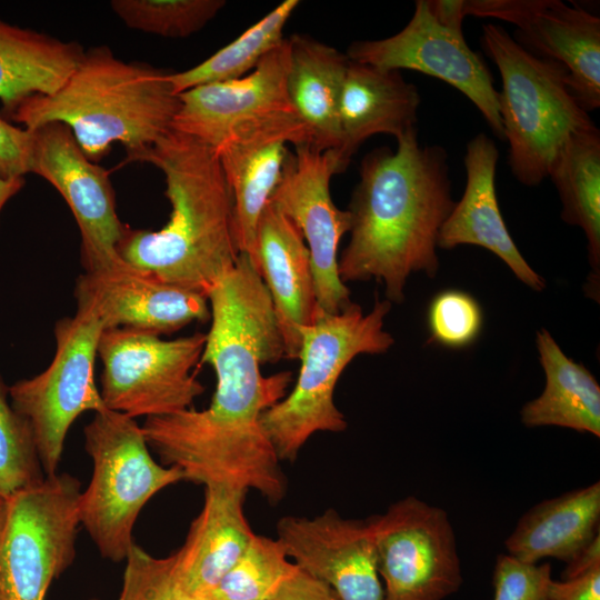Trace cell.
<instances>
[{"label": "cell", "mask_w": 600, "mask_h": 600, "mask_svg": "<svg viewBox=\"0 0 600 600\" xmlns=\"http://www.w3.org/2000/svg\"><path fill=\"white\" fill-rule=\"evenodd\" d=\"M207 299L211 327L200 361L216 373L210 404L146 418L142 431L150 449L186 480L254 490L277 504L287 478L261 416L287 394L292 373H261L262 364L286 358L271 297L252 260L240 253Z\"/></svg>", "instance_id": "obj_1"}, {"label": "cell", "mask_w": 600, "mask_h": 600, "mask_svg": "<svg viewBox=\"0 0 600 600\" xmlns=\"http://www.w3.org/2000/svg\"><path fill=\"white\" fill-rule=\"evenodd\" d=\"M359 173L339 276L343 283L381 282L387 300L400 303L411 273L438 271L439 231L456 203L448 153L439 144H421L413 128L397 138L394 151L367 153Z\"/></svg>", "instance_id": "obj_2"}, {"label": "cell", "mask_w": 600, "mask_h": 600, "mask_svg": "<svg viewBox=\"0 0 600 600\" xmlns=\"http://www.w3.org/2000/svg\"><path fill=\"white\" fill-rule=\"evenodd\" d=\"M127 161L149 162L161 170L171 213L157 231L127 226L118 244L120 258L143 273L207 297L239 254L232 234V192L217 152L170 129Z\"/></svg>", "instance_id": "obj_3"}, {"label": "cell", "mask_w": 600, "mask_h": 600, "mask_svg": "<svg viewBox=\"0 0 600 600\" xmlns=\"http://www.w3.org/2000/svg\"><path fill=\"white\" fill-rule=\"evenodd\" d=\"M168 74L143 62H126L107 46L91 47L56 92L28 98L9 118L29 130L66 124L94 163L114 142L126 148L128 159L171 129L180 98Z\"/></svg>", "instance_id": "obj_4"}, {"label": "cell", "mask_w": 600, "mask_h": 600, "mask_svg": "<svg viewBox=\"0 0 600 600\" xmlns=\"http://www.w3.org/2000/svg\"><path fill=\"white\" fill-rule=\"evenodd\" d=\"M390 309V301L377 299L368 313L357 303L336 314L317 311L313 322L299 329V376L292 390L261 416L280 461L293 462L317 432L347 429L333 400L337 382L357 356L380 354L392 347L394 340L383 329Z\"/></svg>", "instance_id": "obj_5"}, {"label": "cell", "mask_w": 600, "mask_h": 600, "mask_svg": "<svg viewBox=\"0 0 600 600\" xmlns=\"http://www.w3.org/2000/svg\"><path fill=\"white\" fill-rule=\"evenodd\" d=\"M481 46L502 80L499 113L511 172L537 186L567 139L596 124L569 91L566 72L528 52L503 27L483 24Z\"/></svg>", "instance_id": "obj_6"}, {"label": "cell", "mask_w": 600, "mask_h": 600, "mask_svg": "<svg viewBox=\"0 0 600 600\" xmlns=\"http://www.w3.org/2000/svg\"><path fill=\"white\" fill-rule=\"evenodd\" d=\"M83 437L92 474L80 494V524L104 559L124 561L142 508L186 477L153 459L141 426L126 414L107 408L94 412Z\"/></svg>", "instance_id": "obj_7"}, {"label": "cell", "mask_w": 600, "mask_h": 600, "mask_svg": "<svg viewBox=\"0 0 600 600\" xmlns=\"http://www.w3.org/2000/svg\"><path fill=\"white\" fill-rule=\"evenodd\" d=\"M74 298L76 313L54 327L50 364L9 387L11 404L30 426L46 476L58 472L68 431L79 416L106 408L94 381L98 343L106 326L91 301Z\"/></svg>", "instance_id": "obj_8"}, {"label": "cell", "mask_w": 600, "mask_h": 600, "mask_svg": "<svg viewBox=\"0 0 600 600\" xmlns=\"http://www.w3.org/2000/svg\"><path fill=\"white\" fill-rule=\"evenodd\" d=\"M80 482L54 473L8 499L0 534V600H44L76 558Z\"/></svg>", "instance_id": "obj_9"}, {"label": "cell", "mask_w": 600, "mask_h": 600, "mask_svg": "<svg viewBox=\"0 0 600 600\" xmlns=\"http://www.w3.org/2000/svg\"><path fill=\"white\" fill-rule=\"evenodd\" d=\"M206 334L173 340L130 328L102 331L100 394L109 410L137 417H161L191 408L204 386L191 372L201 360Z\"/></svg>", "instance_id": "obj_10"}, {"label": "cell", "mask_w": 600, "mask_h": 600, "mask_svg": "<svg viewBox=\"0 0 600 600\" xmlns=\"http://www.w3.org/2000/svg\"><path fill=\"white\" fill-rule=\"evenodd\" d=\"M367 522L383 600H443L459 590L461 564L443 509L409 496Z\"/></svg>", "instance_id": "obj_11"}, {"label": "cell", "mask_w": 600, "mask_h": 600, "mask_svg": "<svg viewBox=\"0 0 600 600\" xmlns=\"http://www.w3.org/2000/svg\"><path fill=\"white\" fill-rule=\"evenodd\" d=\"M289 63V41L284 38L248 74L179 93L180 108L171 129L217 152L228 141L257 131L307 128L288 96Z\"/></svg>", "instance_id": "obj_12"}, {"label": "cell", "mask_w": 600, "mask_h": 600, "mask_svg": "<svg viewBox=\"0 0 600 600\" xmlns=\"http://www.w3.org/2000/svg\"><path fill=\"white\" fill-rule=\"evenodd\" d=\"M293 147L269 201L294 222L306 241L318 312L336 314L353 303L338 271V249L350 230V214L330 194L331 178L347 167L338 150L321 151L309 143Z\"/></svg>", "instance_id": "obj_13"}, {"label": "cell", "mask_w": 600, "mask_h": 600, "mask_svg": "<svg viewBox=\"0 0 600 600\" xmlns=\"http://www.w3.org/2000/svg\"><path fill=\"white\" fill-rule=\"evenodd\" d=\"M346 54L351 61L388 70H414L444 81L463 93L482 113L492 132L503 140L499 92L490 71L468 46L463 31L441 23L428 0L416 1L410 21L398 33L354 41Z\"/></svg>", "instance_id": "obj_14"}, {"label": "cell", "mask_w": 600, "mask_h": 600, "mask_svg": "<svg viewBox=\"0 0 600 600\" xmlns=\"http://www.w3.org/2000/svg\"><path fill=\"white\" fill-rule=\"evenodd\" d=\"M32 131L31 173L53 186L71 210L81 234L86 272L122 264L118 244L127 224L117 214L109 171L84 156L66 124L49 122Z\"/></svg>", "instance_id": "obj_15"}, {"label": "cell", "mask_w": 600, "mask_h": 600, "mask_svg": "<svg viewBox=\"0 0 600 600\" xmlns=\"http://www.w3.org/2000/svg\"><path fill=\"white\" fill-rule=\"evenodd\" d=\"M466 16L494 18L517 27L513 39L531 54L553 62L567 74L579 106H600V19L559 0H469Z\"/></svg>", "instance_id": "obj_16"}, {"label": "cell", "mask_w": 600, "mask_h": 600, "mask_svg": "<svg viewBox=\"0 0 600 600\" xmlns=\"http://www.w3.org/2000/svg\"><path fill=\"white\" fill-rule=\"evenodd\" d=\"M277 534L291 561L340 600L384 599L367 520L344 519L328 509L312 518L283 517Z\"/></svg>", "instance_id": "obj_17"}, {"label": "cell", "mask_w": 600, "mask_h": 600, "mask_svg": "<svg viewBox=\"0 0 600 600\" xmlns=\"http://www.w3.org/2000/svg\"><path fill=\"white\" fill-rule=\"evenodd\" d=\"M74 297L96 306L106 329L130 328L160 336L210 319L206 296L163 282L124 261L110 270L81 274Z\"/></svg>", "instance_id": "obj_18"}, {"label": "cell", "mask_w": 600, "mask_h": 600, "mask_svg": "<svg viewBox=\"0 0 600 600\" xmlns=\"http://www.w3.org/2000/svg\"><path fill=\"white\" fill-rule=\"evenodd\" d=\"M498 159L496 143L486 133H479L468 142L463 159L466 189L443 222L437 244L442 249L461 244L482 247L499 257L520 281L541 291L546 287L544 279L518 250L499 209L496 192Z\"/></svg>", "instance_id": "obj_19"}, {"label": "cell", "mask_w": 600, "mask_h": 600, "mask_svg": "<svg viewBox=\"0 0 600 600\" xmlns=\"http://www.w3.org/2000/svg\"><path fill=\"white\" fill-rule=\"evenodd\" d=\"M257 262L271 297L286 358L298 359L299 329L311 324L318 311L311 258L298 227L271 201L258 223Z\"/></svg>", "instance_id": "obj_20"}, {"label": "cell", "mask_w": 600, "mask_h": 600, "mask_svg": "<svg viewBox=\"0 0 600 600\" xmlns=\"http://www.w3.org/2000/svg\"><path fill=\"white\" fill-rule=\"evenodd\" d=\"M290 143L311 144L308 130L286 127L257 131L228 141L217 151L233 198L236 249L247 254L257 269L258 223L281 178Z\"/></svg>", "instance_id": "obj_21"}, {"label": "cell", "mask_w": 600, "mask_h": 600, "mask_svg": "<svg viewBox=\"0 0 600 600\" xmlns=\"http://www.w3.org/2000/svg\"><path fill=\"white\" fill-rule=\"evenodd\" d=\"M421 102L418 88L400 71L349 60L340 99L341 161L351 157L370 137L396 139L416 128Z\"/></svg>", "instance_id": "obj_22"}, {"label": "cell", "mask_w": 600, "mask_h": 600, "mask_svg": "<svg viewBox=\"0 0 600 600\" xmlns=\"http://www.w3.org/2000/svg\"><path fill=\"white\" fill-rule=\"evenodd\" d=\"M204 488L203 507L173 558L189 589L210 600V594L242 554L254 532L243 511L248 491L226 484Z\"/></svg>", "instance_id": "obj_23"}, {"label": "cell", "mask_w": 600, "mask_h": 600, "mask_svg": "<svg viewBox=\"0 0 600 600\" xmlns=\"http://www.w3.org/2000/svg\"><path fill=\"white\" fill-rule=\"evenodd\" d=\"M288 41L290 102L306 124L313 147L321 151L339 150V109L349 58L306 34L294 33Z\"/></svg>", "instance_id": "obj_24"}, {"label": "cell", "mask_w": 600, "mask_h": 600, "mask_svg": "<svg viewBox=\"0 0 600 600\" xmlns=\"http://www.w3.org/2000/svg\"><path fill=\"white\" fill-rule=\"evenodd\" d=\"M600 482L547 499L528 510L504 544L508 554L530 563L573 561L599 536Z\"/></svg>", "instance_id": "obj_25"}, {"label": "cell", "mask_w": 600, "mask_h": 600, "mask_svg": "<svg viewBox=\"0 0 600 600\" xmlns=\"http://www.w3.org/2000/svg\"><path fill=\"white\" fill-rule=\"evenodd\" d=\"M84 49L43 32L0 20V101L10 117L28 98L56 92Z\"/></svg>", "instance_id": "obj_26"}, {"label": "cell", "mask_w": 600, "mask_h": 600, "mask_svg": "<svg viewBox=\"0 0 600 600\" xmlns=\"http://www.w3.org/2000/svg\"><path fill=\"white\" fill-rule=\"evenodd\" d=\"M537 348L546 387L521 409L522 423L563 427L600 437V386L596 378L583 364L568 358L546 329L537 333Z\"/></svg>", "instance_id": "obj_27"}, {"label": "cell", "mask_w": 600, "mask_h": 600, "mask_svg": "<svg viewBox=\"0 0 600 600\" xmlns=\"http://www.w3.org/2000/svg\"><path fill=\"white\" fill-rule=\"evenodd\" d=\"M548 177L558 190L561 218L584 232L592 268L587 292L599 299L600 274V131L572 133L553 158Z\"/></svg>", "instance_id": "obj_28"}, {"label": "cell", "mask_w": 600, "mask_h": 600, "mask_svg": "<svg viewBox=\"0 0 600 600\" xmlns=\"http://www.w3.org/2000/svg\"><path fill=\"white\" fill-rule=\"evenodd\" d=\"M298 0H286L257 21L237 39L219 49L201 63L168 74L173 91L241 78L251 72L261 59L283 41V29Z\"/></svg>", "instance_id": "obj_29"}, {"label": "cell", "mask_w": 600, "mask_h": 600, "mask_svg": "<svg viewBox=\"0 0 600 600\" xmlns=\"http://www.w3.org/2000/svg\"><path fill=\"white\" fill-rule=\"evenodd\" d=\"M297 570L278 539L254 533L210 600H270Z\"/></svg>", "instance_id": "obj_30"}, {"label": "cell", "mask_w": 600, "mask_h": 600, "mask_svg": "<svg viewBox=\"0 0 600 600\" xmlns=\"http://www.w3.org/2000/svg\"><path fill=\"white\" fill-rule=\"evenodd\" d=\"M226 4L223 0H112L123 23L142 32L186 38L200 31Z\"/></svg>", "instance_id": "obj_31"}, {"label": "cell", "mask_w": 600, "mask_h": 600, "mask_svg": "<svg viewBox=\"0 0 600 600\" xmlns=\"http://www.w3.org/2000/svg\"><path fill=\"white\" fill-rule=\"evenodd\" d=\"M44 476L30 426L12 407L0 376V494L9 499Z\"/></svg>", "instance_id": "obj_32"}, {"label": "cell", "mask_w": 600, "mask_h": 600, "mask_svg": "<svg viewBox=\"0 0 600 600\" xmlns=\"http://www.w3.org/2000/svg\"><path fill=\"white\" fill-rule=\"evenodd\" d=\"M124 561L118 600H209L184 583L173 554L157 558L133 543Z\"/></svg>", "instance_id": "obj_33"}, {"label": "cell", "mask_w": 600, "mask_h": 600, "mask_svg": "<svg viewBox=\"0 0 600 600\" xmlns=\"http://www.w3.org/2000/svg\"><path fill=\"white\" fill-rule=\"evenodd\" d=\"M430 341L442 347L460 349L479 337L483 316L478 301L460 290H444L430 302L427 313Z\"/></svg>", "instance_id": "obj_34"}, {"label": "cell", "mask_w": 600, "mask_h": 600, "mask_svg": "<svg viewBox=\"0 0 600 600\" xmlns=\"http://www.w3.org/2000/svg\"><path fill=\"white\" fill-rule=\"evenodd\" d=\"M551 566L521 561L510 554L497 558L493 600H549Z\"/></svg>", "instance_id": "obj_35"}, {"label": "cell", "mask_w": 600, "mask_h": 600, "mask_svg": "<svg viewBox=\"0 0 600 600\" xmlns=\"http://www.w3.org/2000/svg\"><path fill=\"white\" fill-rule=\"evenodd\" d=\"M33 131L11 124L0 114V177L8 180L31 173Z\"/></svg>", "instance_id": "obj_36"}, {"label": "cell", "mask_w": 600, "mask_h": 600, "mask_svg": "<svg viewBox=\"0 0 600 600\" xmlns=\"http://www.w3.org/2000/svg\"><path fill=\"white\" fill-rule=\"evenodd\" d=\"M549 600H600V563L574 577L552 580Z\"/></svg>", "instance_id": "obj_37"}, {"label": "cell", "mask_w": 600, "mask_h": 600, "mask_svg": "<svg viewBox=\"0 0 600 600\" xmlns=\"http://www.w3.org/2000/svg\"><path fill=\"white\" fill-rule=\"evenodd\" d=\"M270 600H340V598L324 582L298 568Z\"/></svg>", "instance_id": "obj_38"}, {"label": "cell", "mask_w": 600, "mask_h": 600, "mask_svg": "<svg viewBox=\"0 0 600 600\" xmlns=\"http://www.w3.org/2000/svg\"><path fill=\"white\" fill-rule=\"evenodd\" d=\"M24 186V178L8 180L0 177V214L7 202Z\"/></svg>", "instance_id": "obj_39"}, {"label": "cell", "mask_w": 600, "mask_h": 600, "mask_svg": "<svg viewBox=\"0 0 600 600\" xmlns=\"http://www.w3.org/2000/svg\"><path fill=\"white\" fill-rule=\"evenodd\" d=\"M8 509V499L0 494V534L2 532Z\"/></svg>", "instance_id": "obj_40"}, {"label": "cell", "mask_w": 600, "mask_h": 600, "mask_svg": "<svg viewBox=\"0 0 600 600\" xmlns=\"http://www.w3.org/2000/svg\"><path fill=\"white\" fill-rule=\"evenodd\" d=\"M89 600H98V599H89Z\"/></svg>", "instance_id": "obj_41"}]
</instances>
